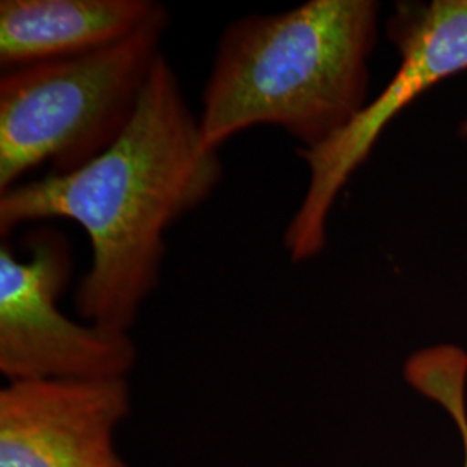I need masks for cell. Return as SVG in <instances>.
Masks as SVG:
<instances>
[{
    "instance_id": "cell-1",
    "label": "cell",
    "mask_w": 467,
    "mask_h": 467,
    "mask_svg": "<svg viewBox=\"0 0 467 467\" xmlns=\"http://www.w3.org/2000/svg\"><path fill=\"white\" fill-rule=\"evenodd\" d=\"M222 179L220 152L204 146L198 115L163 54L129 129L109 150L78 170L0 194V233L49 218L78 223L92 256L73 306L85 324L130 334L161 281L165 234L200 208Z\"/></svg>"
},
{
    "instance_id": "cell-2",
    "label": "cell",
    "mask_w": 467,
    "mask_h": 467,
    "mask_svg": "<svg viewBox=\"0 0 467 467\" xmlns=\"http://www.w3.org/2000/svg\"><path fill=\"white\" fill-rule=\"evenodd\" d=\"M378 15L374 0H308L234 19L201 98L204 146L220 150L260 125L281 129L300 150L329 144L368 106Z\"/></svg>"
},
{
    "instance_id": "cell-3",
    "label": "cell",
    "mask_w": 467,
    "mask_h": 467,
    "mask_svg": "<svg viewBox=\"0 0 467 467\" xmlns=\"http://www.w3.org/2000/svg\"><path fill=\"white\" fill-rule=\"evenodd\" d=\"M170 16L104 49L0 77V194L42 165L69 173L109 150L134 118Z\"/></svg>"
},
{
    "instance_id": "cell-4",
    "label": "cell",
    "mask_w": 467,
    "mask_h": 467,
    "mask_svg": "<svg viewBox=\"0 0 467 467\" xmlns=\"http://www.w3.org/2000/svg\"><path fill=\"white\" fill-rule=\"evenodd\" d=\"M389 38L400 52V67L383 92L329 144L300 150L310 182L284 233V248L296 264L326 248L336 196L366 161L386 125L428 88L467 69V0L399 4L389 19Z\"/></svg>"
},
{
    "instance_id": "cell-5",
    "label": "cell",
    "mask_w": 467,
    "mask_h": 467,
    "mask_svg": "<svg viewBox=\"0 0 467 467\" xmlns=\"http://www.w3.org/2000/svg\"><path fill=\"white\" fill-rule=\"evenodd\" d=\"M71 277L65 235L32 234L28 256L0 246V372L25 379H113L134 370L137 347L129 333L82 324L57 306Z\"/></svg>"
},
{
    "instance_id": "cell-6",
    "label": "cell",
    "mask_w": 467,
    "mask_h": 467,
    "mask_svg": "<svg viewBox=\"0 0 467 467\" xmlns=\"http://www.w3.org/2000/svg\"><path fill=\"white\" fill-rule=\"evenodd\" d=\"M130 386L113 379H25L0 391V467H129L115 447Z\"/></svg>"
},
{
    "instance_id": "cell-7",
    "label": "cell",
    "mask_w": 467,
    "mask_h": 467,
    "mask_svg": "<svg viewBox=\"0 0 467 467\" xmlns=\"http://www.w3.org/2000/svg\"><path fill=\"white\" fill-rule=\"evenodd\" d=\"M156 0H2V73L109 47L167 17Z\"/></svg>"
},
{
    "instance_id": "cell-8",
    "label": "cell",
    "mask_w": 467,
    "mask_h": 467,
    "mask_svg": "<svg viewBox=\"0 0 467 467\" xmlns=\"http://www.w3.org/2000/svg\"><path fill=\"white\" fill-rule=\"evenodd\" d=\"M405 378L419 393L440 403L455 420L467 467L466 353L449 345L419 351L409 358Z\"/></svg>"
},
{
    "instance_id": "cell-9",
    "label": "cell",
    "mask_w": 467,
    "mask_h": 467,
    "mask_svg": "<svg viewBox=\"0 0 467 467\" xmlns=\"http://www.w3.org/2000/svg\"><path fill=\"white\" fill-rule=\"evenodd\" d=\"M461 132H462V134L466 135V137H467V119H466V121H464V125H462V129H461Z\"/></svg>"
}]
</instances>
